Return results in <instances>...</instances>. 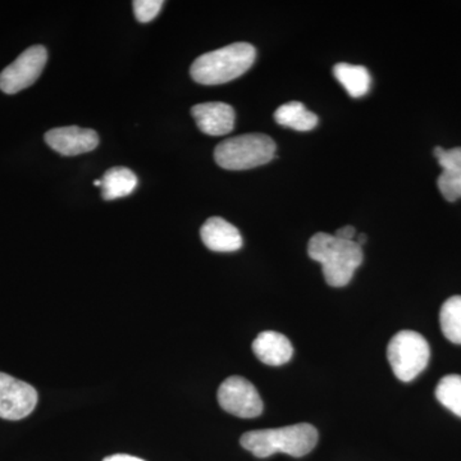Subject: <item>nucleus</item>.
<instances>
[{
  "mask_svg": "<svg viewBox=\"0 0 461 461\" xmlns=\"http://www.w3.org/2000/svg\"><path fill=\"white\" fill-rule=\"evenodd\" d=\"M308 254L321 264L324 280L332 287H344L353 280L362 266L363 249L354 241L339 240L326 232L315 233L308 245Z\"/></svg>",
  "mask_w": 461,
  "mask_h": 461,
  "instance_id": "nucleus-1",
  "label": "nucleus"
},
{
  "mask_svg": "<svg viewBox=\"0 0 461 461\" xmlns=\"http://www.w3.org/2000/svg\"><path fill=\"white\" fill-rule=\"evenodd\" d=\"M240 444L259 459L273 454L305 456L318 444V430L308 423L294 424L275 429L251 430L242 435Z\"/></svg>",
  "mask_w": 461,
  "mask_h": 461,
  "instance_id": "nucleus-2",
  "label": "nucleus"
},
{
  "mask_svg": "<svg viewBox=\"0 0 461 461\" xmlns=\"http://www.w3.org/2000/svg\"><path fill=\"white\" fill-rule=\"evenodd\" d=\"M256 48L248 42H235L200 56L190 68L195 83L213 86L239 78L254 65Z\"/></svg>",
  "mask_w": 461,
  "mask_h": 461,
  "instance_id": "nucleus-3",
  "label": "nucleus"
},
{
  "mask_svg": "<svg viewBox=\"0 0 461 461\" xmlns=\"http://www.w3.org/2000/svg\"><path fill=\"white\" fill-rule=\"evenodd\" d=\"M276 142L263 133H247L217 145L214 159L229 171H245L267 165L276 156Z\"/></svg>",
  "mask_w": 461,
  "mask_h": 461,
  "instance_id": "nucleus-4",
  "label": "nucleus"
},
{
  "mask_svg": "<svg viewBox=\"0 0 461 461\" xmlns=\"http://www.w3.org/2000/svg\"><path fill=\"white\" fill-rule=\"evenodd\" d=\"M387 357L396 377L402 382H411L429 366V345L420 333L402 330L388 344Z\"/></svg>",
  "mask_w": 461,
  "mask_h": 461,
  "instance_id": "nucleus-5",
  "label": "nucleus"
},
{
  "mask_svg": "<svg viewBox=\"0 0 461 461\" xmlns=\"http://www.w3.org/2000/svg\"><path fill=\"white\" fill-rule=\"evenodd\" d=\"M48 62V50L42 45H33L21 54L0 74V90L14 95L36 83Z\"/></svg>",
  "mask_w": 461,
  "mask_h": 461,
  "instance_id": "nucleus-6",
  "label": "nucleus"
},
{
  "mask_svg": "<svg viewBox=\"0 0 461 461\" xmlns=\"http://www.w3.org/2000/svg\"><path fill=\"white\" fill-rule=\"evenodd\" d=\"M218 402L224 411L239 418H257L264 405L256 386L248 379L232 375L218 390Z\"/></svg>",
  "mask_w": 461,
  "mask_h": 461,
  "instance_id": "nucleus-7",
  "label": "nucleus"
},
{
  "mask_svg": "<svg viewBox=\"0 0 461 461\" xmlns=\"http://www.w3.org/2000/svg\"><path fill=\"white\" fill-rule=\"evenodd\" d=\"M38 393L32 384L0 372V418L20 420L29 417L38 403Z\"/></svg>",
  "mask_w": 461,
  "mask_h": 461,
  "instance_id": "nucleus-8",
  "label": "nucleus"
},
{
  "mask_svg": "<svg viewBox=\"0 0 461 461\" xmlns=\"http://www.w3.org/2000/svg\"><path fill=\"white\" fill-rule=\"evenodd\" d=\"M45 142L60 156L75 157L98 147L99 135L94 130L77 126L58 127L45 133Z\"/></svg>",
  "mask_w": 461,
  "mask_h": 461,
  "instance_id": "nucleus-9",
  "label": "nucleus"
},
{
  "mask_svg": "<svg viewBox=\"0 0 461 461\" xmlns=\"http://www.w3.org/2000/svg\"><path fill=\"white\" fill-rule=\"evenodd\" d=\"M200 131L209 136H224L235 127V111L226 103H203L191 109Z\"/></svg>",
  "mask_w": 461,
  "mask_h": 461,
  "instance_id": "nucleus-10",
  "label": "nucleus"
},
{
  "mask_svg": "<svg viewBox=\"0 0 461 461\" xmlns=\"http://www.w3.org/2000/svg\"><path fill=\"white\" fill-rule=\"evenodd\" d=\"M433 154L442 168L437 180L439 193L447 202H456L461 198V148L445 150L444 148L436 147Z\"/></svg>",
  "mask_w": 461,
  "mask_h": 461,
  "instance_id": "nucleus-11",
  "label": "nucleus"
},
{
  "mask_svg": "<svg viewBox=\"0 0 461 461\" xmlns=\"http://www.w3.org/2000/svg\"><path fill=\"white\" fill-rule=\"evenodd\" d=\"M203 242L209 250L232 253L242 248V236L233 224L220 217H212L200 230Z\"/></svg>",
  "mask_w": 461,
  "mask_h": 461,
  "instance_id": "nucleus-12",
  "label": "nucleus"
},
{
  "mask_svg": "<svg viewBox=\"0 0 461 461\" xmlns=\"http://www.w3.org/2000/svg\"><path fill=\"white\" fill-rule=\"evenodd\" d=\"M253 351L267 366H280L290 362L294 348L286 336L275 330L259 333L253 342Z\"/></svg>",
  "mask_w": 461,
  "mask_h": 461,
  "instance_id": "nucleus-13",
  "label": "nucleus"
},
{
  "mask_svg": "<svg viewBox=\"0 0 461 461\" xmlns=\"http://www.w3.org/2000/svg\"><path fill=\"white\" fill-rule=\"evenodd\" d=\"M138 186V177L131 169L114 167L108 169L102 178V196L104 200L126 198Z\"/></svg>",
  "mask_w": 461,
  "mask_h": 461,
  "instance_id": "nucleus-14",
  "label": "nucleus"
},
{
  "mask_svg": "<svg viewBox=\"0 0 461 461\" xmlns=\"http://www.w3.org/2000/svg\"><path fill=\"white\" fill-rule=\"evenodd\" d=\"M333 76L353 98H362L371 90V74L366 67L339 63L333 67Z\"/></svg>",
  "mask_w": 461,
  "mask_h": 461,
  "instance_id": "nucleus-15",
  "label": "nucleus"
},
{
  "mask_svg": "<svg viewBox=\"0 0 461 461\" xmlns=\"http://www.w3.org/2000/svg\"><path fill=\"white\" fill-rule=\"evenodd\" d=\"M275 121L281 126L296 130V131H311L320 122L318 115L308 111L300 102H290L281 105L275 112Z\"/></svg>",
  "mask_w": 461,
  "mask_h": 461,
  "instance_id": "nucleus-16",
  "label": "nucleus"
},
{
  "mask_svg": "<svg viewBox=\"0 0 461 461\" xmlns=\"http://www.w3.org/2000/svg\"><path fill=\"white\" fill-rule=\"evenodd\" d=\"M442 333L448 341L461 345V296L446 300L439 312Z\"/></svg>",
  "mask_w": 461,
  "mask_h": 461,
  "instance_id": "nucleus-17",
  "label": "nucleus"
},
{
  "mask_svg": "<svg viewBox=\"0 0 461 461\" xmlns=\"http://www.w3.org/2000/svg\"><path fill=\"white\" fill-rule=\"evenodd\" d=\"M436 399L461 418V375H445L436 387Z\"/></svg>",
  "mask_w": 461,
  "mask_h": 461,
  "instance_id": "nucleus-18",
  "label": "nucleus"
},
{
  "mask_svg": "<svg viewBox=\"0 0 461 461\" xmlns=\"http://www.w3.org/2000/svg\"><path fill=\"white\" fill-rule=\"evenodd\" d=\"M163 5H165V2H162V0H135L132 3L135 16L141 23L153 21L162 11Z\"/></svg>",
  "mask_w": 461,
  "mask_h": 461,
  "instance_id": "nucleus-19",
  "label": "nucleus"
},
{
  "mask_svg": "<svg viewBox=\"0 0 461 461\" xmlns=\"http://www.w3.org/2000/svg\"><path fill=\"white\" fill-rule=\"evenodd\" d=\"M335 236L339 240H345V241H354L357 230L353 226H344L336 230Z\"/></svg>",
  "mask_w": 461,
  "mask_h": 461,
  "instance_id": "nucleus-20",
  "label": "nucleus"
},
{
  "mask_svg": "<svg viewBox=\"0 0 461 461\" xmlns=\"http://www.w3.org/2000/svg\"><path fill=\"white\" fill-rule=\"evenodd\" d=\"M104 461H144L142 459H139V457L131 456V455H123L118 454L113 455V456H108Z\"/></svg>",
  "mask_w": 461,
  "mask_h": 461,
  "instance_id": "nucleus-21",
  "label": "nucleus"
},
{
  "mask_svg": "<svg viewBox=\"0 0 461 461\" xmlns=\"http://www.w3.org/2000/svg\"><path fill=\"white\" fill-rule=\"evenodd\" d=\"M355 242H357L359 247H363L364 244L366 242V235H364V233H360L359 236H357V239L355 240Z\"/></svg>",
  "mask_w": 461,
  "mask_h": 461,
  "instance_id": "nucleus-22",
  "label": "nucleus"
},
{
  "mask_svg": "<svg viewBox=\"0 0 461 461\" xmlns=\"http://www.w3.org/2000/svg\"><path fill=\"white\" fill-rule=\"evenodd\" d=\"M94 185H95V186H102V180H96L95 182H94Z\"/></svg>",
  "mask_w": 461,
  "mask_h": 461,
  "instance_id": "nucleus-23",
  "label": "nucleus"
}]
</instances>
